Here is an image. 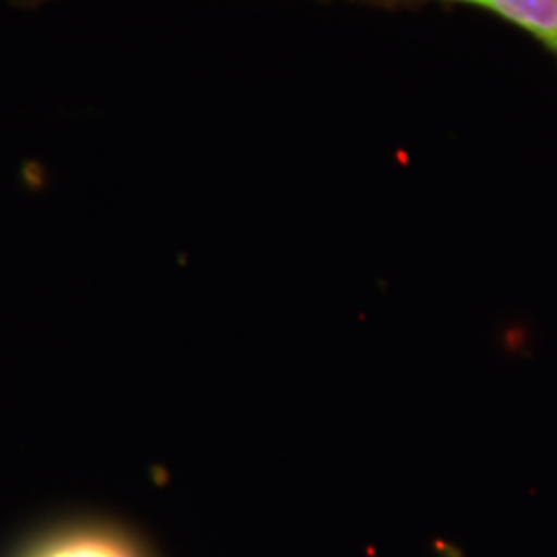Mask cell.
I'll return each mask as SVG.
<instances>
[{"mask_svg": "<svg viewBox=\"0 0 557 557\" xmlns=\"http://www.w3.org/2000/svg\"><path fill=\"white\" fill-rule=\"evenodd\" d=\"M23 557H143L139 547L110 527L83 524L41 539Z\"/></svg>", "mask_w": 557, "mask_h": 557, "instance_id": "1", "label": "cell"}, {"mask_svg": "<svg viewBox=\"0 0 557 557\" xmlns=\"http://www.w3.org/2000/svg\"><path fill=\"white\" fill-rule=\"evenodd\" d=\"M510 21L557 54V0H460Z\"/></svg>", "mask_w": 557, "mask_h": 557, "instance_id": "2", "label": "cell"}]
</instances>
